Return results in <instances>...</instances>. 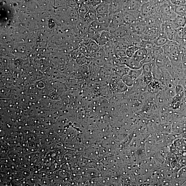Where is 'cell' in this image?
Instances as JSON below:
<instances>
[{"label":"cell","instance_id":"obj_16","mask_svg":"<svg viewBox=\"0 0 186 186\" xmlns=\"http://www.w3.org/2000/svg\"><path fill=\"white\" fill-rule=\"evenodd\" d=\"M143 64V62L136 60L131 57L130 58L127 67L131 69H139L142 68Z\"/></svg>","mask_w":186,"mask_h":186},{"label":"cell","instance_id":"obj_24","mask_svg":"<svg viewBox=\"0 0 186 186\" xmlns=\"http://www.w3.org/2000/svg\"><path fill=\"white\" fill-rule=\"evenodd\" d=\"M140 47L135 46H130L126 50V56L131 58L135 54L138 50L140 48Z\"/></svg>","mask_w":186,"mask_h":186},{"label":"cell","instance_id":"obj_1","mask_svg":"<svg viewBox=\"0 0 186 186\" xmlns=\"http://www.w3.org/2000/svg\"><path fill=\"white\" fill-rule=\"evenodd\" d=\"M147 31L152 29H161L163 23L157 13L146 17Z\"/></svg>","mask_w":186,"mask_h":186},{"label":"cell","instance_id":"obj_20","mask_svg":"<svg viewBox=\"0 0 186 186\" xmlns=\"http://www.w3.org/2000/svg\"><path fill=\"white\" fill-rule=\"evenodd\" d=\"M160 83L157 81H153L149 84L148 90L150 92L156 93L160 90Z\"/></svg>","mask_w":186,"mask_h":186},{"label":"cell","instance_id":"obj_19","mask_svg":"<svg viewBox=\"0 0 186 186\" xmlns=\"http://www.w3.org/2000/svg\"><path fill=\"white\" fill-rule=\"evenodd\" d=\"M172 5V9L177 15L184 17L186 16V5L180 6Z\"/></svg>","mask_w":186,"mask_h":186},{"label":"cell","instance_id":"obj_9","mask_svg":"<svg viewBox=\"0 0 186 186\" xmlns=\"http://www.w3.org/2000/svg\"><path fill=\"white\" fill-rule=\"evenodd\" d=\"M97 15L96 8L91 7L84 16V26L89 27L91 23L96 20Z\"/></svg>","mask_w":186,"mask_h":186},{"label":"cell","instance_id":"obj_10","mask_svg":"<svg viewBox=\"0 0 186 186\" xmlns=\"http://www.w3.org/2000/svg\"><path fill=\"white\" fill-rule=\"evenodd\" d=\"M112 39V35L111 32L105 30L101 32L98 45L100 46H104Z\"/></svg>","mask_w":186,"mask_h":186},{"label":"cell","instance_id":"obj_26","mask_svg":"<svg viewBox=\"0 0 186 186\" xmlns=\"http://www.w3.org/2000/svg\"><path fill=\"white\" fill-rule=\"evenodd\" d=\"M101 32H97V33L94 35L92 38H91V39L98 44Z\"/></svg>","mask_w":186,"mask_h":186},{"label":"cell","instance_id":"obj_23","mask_svg":"<svg viewBox=\"0 0 186 186\" xmlns=\"http://www.w3.org/2000/svg\"><path fill=\"white\" fill-rule=\"evenodd\" d=\"M143 69H139L133 70L130 69L128 74L135 81V80L139 77L143 73Z\"/></svg>","mask_w":186,"mask_h":186},{"label":"cell","instance_id":"obj_8","mask_svg":"<svg viewBox=\"0 0 186 186\" xmlns=\"http://www.w3.org/2000/svg\"><path fill=\"white\" fill-rule=\"evenodd\" d=\"M140 13L146 17L156 13V7L151 2H144L142 6Z\"/></svg>","mask_w":186,"mask_h":186},{"label":"cell","instance_id":"obj_3","mask_svg":"<svg viewBox=\"0 0 186 186\" xmlns=\"http://www.w3.org/2000/svg\"><path fill=\"white\" fill-rule=\"evenodd\" d=\"M143 3L139 0H125L123 4V10L126 11L140 12Z\"/></svg>","mask_w":186,"mask_h":186},{"label":"cell","instance_id":"obj_13","mask_svg":"<svg viewBox=\"0 0 186 186\" xmlns=\"http://www.w3.org/2000/svg\"><path fill=\"white\" fill-rule=\"evenodd\" d=\"M147 53V49L142 47L138 49L132 57L136 60L143 62V61L146 57Z\"/></svg>","mask_w":186,"mask_h":186},{"label":"cell","instance_id":"obj_15","mask_svg":"<svg viewBox=\"0 0 186 186\" xmlns=\"http://www.w3.org/2000/svg\"><path fill=\"white\" fill-rule=\"evenodd\" d=\"M179 44L176 41L169 40L165 45L162 46L164 52L167 55L174 49L178 48Z\"/></svg>","mask_w":186,"mask_h":186},{"label":"cell","instance_id":"obj_21","mask_svg":"<svg viewBox=\"0 0 186 186\" xmlns=\"http://www.w3.org/2000/svg\"><path fill=\"white\" fill-rule=\"evenodd\" d=\"M164 52L163 47L158 46L154 45L153 48V60H155Z\"/></svg>","mask_w":186,"mask_h":186},{"label":"cell","instance_id":"obj_4","mask_svg":"<svg viewBox=\"0 0 186 186\" xmlns=\"http://www.w3.org/2000/svg\"><path fill=\"white\" fill-rule=\"evenodd\" d=\"M113 39H120L128 36L132 31L129 26L124 25L110 31Z\"/></svg>","mask_w":186,"mask_h":186},{"label":"cell","instance_id":"obj_12","mask_svg":"<svg viewBox=\"0 0 186 186\" xmlns=\"http://www.w3.org/2000/svg\"><path fill=\"white\" fill-rule=\"evenodd\" d=\"M155 60V64L158 68L165 67L169 59L167 55L164 52L159 57Z\"/></svg>","mask_w":186,"mask_h":186},{"label":"cell","instance_id":"obj_2","mask_svg":"<svg viewBox=\"0 0 186 186\" xmlns=\"http://www.w3.org/2000/svg\"><path fill=\"white\" fill-rule=\"evenodd\" d=\"M129 26L132 32L139 35L144 34L147 31L145 18L142 15H140L136 21Z\"/></svg>","mask_w":186,"mask_h":186},{"label":"cell","instance_id":"obj_17","mask_svg":"<svg viewBox=\"0 0 186 186\" xmlns=\"http://www.w3.org/2000/svg\"><path fill=\"white\" fill-rule=\"evenodd\" d=\"M172 23L176 29L184 27L186 26V19L185 17L178 15Z\"/></svg>","mask_w":186,"mask_h":186},{"label":"cell","instance_id":"obj_11","mask_svg":"<svg viewBox=\"0 0 186 186\" xmlns=\"http://www.w3.org/2000/svg\"><path fill=\"white\" fill-rule=\"evenodd\" d=\"M96 10L97 14H109L110 12V2H102L96 8Z\"/></svg>","mask_w":186,"mask_h":186},{"label":"cell","instance_id":"obj_14","mask_svg":"<svg viewBox=\"0 0 186 186\" xmlns=\"http://www.w3.org/2000/svg\"><path fill=\"white\" fill-rule=\"evenodd\" d=\"M169 40L164 32L162 31L160 36L153 41V42L155 46L162 47L164 46Z\"/></svg>","mask_w":186,"mask_h":186},{"label":"cell","instance_id":"obj_5","mask_svg":"<svg viewBox=\"0 0 186 186\" xmlns=\"http://www.w3.org/2000/svg\"><path fill=\"white\" fill-rule=\"evenodd\" d=\"M123 10L120 11L113 14L111 22L109 26V31H110L114 29L126 25L123 19Z\"/></svg>","mask_w":186,"mask_h":186},{"label":"cell","instance_id":"obj_18","mask_svg":"<svg viewBox=\"0 0 186 186\" xmlns=\"http://www.w3.org/2000/svg\"><path fill=\"white\" fill-rule=\"evenodd\" d=\"M86 47L87 52L89 54L92 55L93 57V55L98 51L100 47L98 43L92 40L90 41Z\"/></svg>","mask_w":186,"mask_h":186},{"label":"cell","instance_id":"obj_22","mask_svg":"<svg viewBox=\"0 0 186 186\" xmlns=\"http://www.w3.org/2000/svg\"><path fill=\"white\" fill-rule=\"evenodd\" d=\"M122 80L124 84L129 87L132 86L135 81L131 76L128 74L123 76L122 77Z\"/></svg>","mask_w":186,"mask_h":186},{"label":"cell","instance_id":"obj_7","mask_svg":"<svg viewBox=\"0 0 186 186\" xmlns=\"http://www.w3.org/2000/svg\"><path fill=\"white\" fill-rule=\"evenodd\" d=\"M161 31L160 29H149L145 33L141 35V39L144 40L154 41L160 36Z\"/></svg>","mask_w":186,"mask_h":186},{"label":"cell","instance_id":"obj_27","mask_svg":"<svg viewBox=\"0 0 186 186\" xmlns=\"http://www.w3.org/2000/svg\"><path fill=\"white\" fill-rule=\"evenodd\" d=\"M102 2V0H93L92 3L91 5V6L96 8Z\"/></svg>","mask_w":186,"mask_h":186},{"label":"cell","instance_id":"obj_25","mask_svg":"<svg viewBox=\"0 0 186 186\" xmlns=\"http://www.w3.org/2000/svg\"><path fill=\"white\" fill-rule=\"evenodd\" d=\"M115 56L118 59L126 56V51L116 49L115 53Z\"/></svg>","mask_w":186,"mask_h":186},{"label":"cell","instance_id":"obj_6","mask_svg":"<svg viewBox=\"0 0 186 186\" xmlns=\"http://www.w3.org/2000/svg\"><path fill=\"white\" fill-rule=\"evenodd\" d=\"M140 12L123 11V17L125 24L130 26L138 20Z\"/></svg>","mask_w":186,"mask_h":186}]
</instances>
